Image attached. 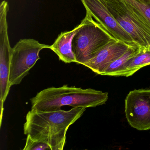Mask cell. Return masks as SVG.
Instances as JSON below:
<instances>
[{"label": "cell", "mask_w": 150, "mask_h": 150, "mask_svg": "<svg viewBox=\"0 0 150 150\" xmlns=\"http://www.w3.org/2000/svg\"><path fill=\"white\" fill-rule=\"evenodd\" d=\"M86 110L73 108L69 110L42 111L31 109L26 115L24 134L47 144L51 150H63L69 127L82 116Z\"/></svg>", "instance_id": "obj_1"}, {"label": "cell", "mask_w": 150, "mask_h": 150, "mask_svg": "<svg viewBox=\"0 0 150 150\" xmlns=\"http://www.w3.org/2000/svg\"><path fill=\"white\" fill-rule=\"evenodd\" d=\"M108 99V93L92 88L83 89L64 85L48 88L30 99L31 109L42 111H55L64 106L73 108H94L104 104Z\"/></svg>", "instance_id": "obj_2"}, {"label": "cell", "mask_w": 150, "mask_h": 150, "mask_svg": "<svg viewBox=\"0 0 150 150\" xmlns=\"http://www.w3.org/2000/svg\"><path fill=\"white\" fill-rule=\"evenodd\" d=\"M86 12V21L73 38L72 51L76 64H82L93 59L98 52L111 42L119 41L108 32Z\"/></svg>", "instance_id": "obj_3"}, {"label": "cell", "mask_w": 150, "mask_h": 150, "mask_svg": "<svg viewBox=\"0 0 150 150\" xmlns=\"http://www.w3.org/2000/svg\"><path fill=\"white\" fill-rule=\"evenodd\" d=\"M134 42L143 49L150 45V23L123 0H100Z\"/></svg>", "instance_id": "obj_4"}, {"label": "cell", "mask_w": 150, "mask_h": 150, "mask_svg": "<svg viewBox=\"0 0 150 150\" xmlns=\"http://www.w3.org/2000/svg\"><path fill=\"white\" fill-rule=\"evenodd\" d=\"M50 49V45L41 44L34 39L20 40L12 48L9 82L11 86L21 84L37 61L43 49Z\"/></svg>", "instance_id": "obj_5"}, {"label": "cell", "mask_w": 150, "mask_h": 150, "mask_svg": "<svg viewBox=\"0 0 150 150\" xmlns=\"http://www.w3.org/2000/svg\"><path fill=\"white\" fill-rule=\"evenodd\" d=\"M8 5L2 2L0 5V108L1 126L4 111V103L10 91L9 82L12 48L10 46L8 32L7 21Z\"/></svg>", "instance_id": "obj_6"}, {"label": "cell", "mask_w": 150, "mask_h": 150, "mask_svg": "<svg viewBox=\"0 0 150 150\" xmlns=\"http://www.w3.org/2000/svg\"><path fill=\"white\" fill-rule=\"evenodd\" d=\"M125 114L130 125L138 130L150 129V89L130 91L125 100Z\"/></svg>", "instance_id": "obj_7"}, {"label": "cell", "mask_w": 150, "mask_h": 150, "mask_svg": "<svg viewBox=\"0 0 150 150\" xmlns=\"http://www.w3.org/2000/svg\"><path fill=\"white\" fill-rule=\"evenodd\" d=\"M91 16L116 39L130 45H137L117 22L100 0H81Z\"/></svg>", "instance_id": "obj_8"}, {"label": "cell", "mask_w": 150, "mask_h": 150, "mask_svg": "<svg viewBox=\"0 0 150 150\" xmlns=\"http://www.w3.org/2000/svg\"><path fill=\"white\" fill-rule=\"evenodd\" d=\"M131 45L121 41L111 42L103 47L93 59L83 65L96 74L102 75L107 67L123 55Z\"/></svg>", "instance_id": "obj_9"}, {"label": "cell", "mask_w": 150, "mask_h": 150, "mask_svg": "<svg viewBox=\"0 0 150 150\" xmlns=\"http://www.w3.org/2000/svg\"><path fill=\"white\" fill-rule=\"evenodd\" d=\"M85 18L80 24L71 31L62 32L54 43L50 45V49L58 56L59 60L66 64L76 63V59L72 47L73 38L76 32L84 25Z\"/></svg>", "instance_id": "obj_10"}, {"label": "cell", "mask_w": 150, "mask_h": 150, "mask_svg": "<svg viewBox=\"0 0 150 150\" xmlns=\"http://www.w3.org/2000/svg\"><path fill=\"white\" fill-rule=\"evenodd\" d=\"M142 48L137 45H131L129 50L120 57L110 64L101 75L119 76L127 65L141 50Z\"/></svg>", "instance_id": "obj_11"}, {"label": "cell", "mask_w": 150, "mask_h": 150, "mask_svg": "<svg viewBox=\"0 0 150 150\" xmlns=\"http://www.w3.org/2000/svg\"><path fill=\"white\" fill-rule=\"evenodd\" d=\"M150 65V51L141 49L139 52L132 59L119 76L129 77L144 67Z\"/></svg>", "instance_id": "obj_12"}, {"label": "cell", "mask_w": 150, "mask_h": 150, "mask_svg": "<svg viewBox=\"0 0 150 150\" xmlns=\"http://www.w3.org/2000/svg\"><path fill=\"white\" fill-rule=\"evenodd\" d=\"M141 13L150 23V0H123Z\"/></svg>", "instance_id": "obj_13"}, {"label": "cell", "mask_w": 150, "mask_h": 150, "mask_svg": "<svg viewBox=\"0 0 150 150\" xmlns=\"http://www.w3.org/2000/svg\"><path fill=\"white\" fill-rule=\"evenodd\" d=\"M23 150H51L50 147L47 144L34 139L28 134L26 139V144Z\"/></svg>", "instance_id": "obj_14"}, {"label": "cell", "mask_w": 150, "mask_h": 150, "mask_svg": "<svg viewBox=\"0 0 150 150\" xmlns=\"http://www.w3.org/2000/svg\"><path fill=\"white\" fill-rule=\"evenodd\" d=\"M146 50H148L150 51V45H149V46H148L147 48H146Z\"/></svg>", "instance_id": "obj_15"}]
</instances>
